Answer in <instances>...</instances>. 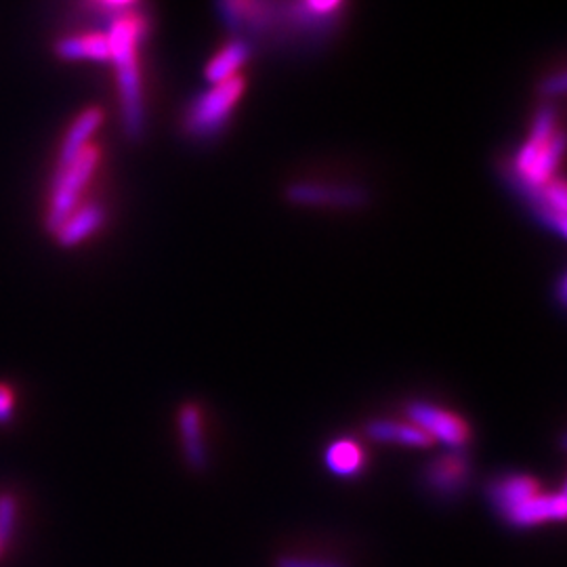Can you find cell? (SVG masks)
<instances>
[{
    "label": "cell",
    "instance_id": "ffe728a7",
    "mask_svg": "<svg viewBox=\"0 0 567 567\" xmlns=\"http://www.w3.org/2000/svg\"><path fill=\"white\" fill-rule=\"evenodd\" d=\"M107 7L112 9H118V7H126V4H133L135 0H103Z\"/></svg>",
    "mask_w": 567,
    "mask_h": 567
},
{
    "label": "cell",
    "instance_id": "9a60e30c",
    "mask_svg": "<svg viewBox=\"0 0 567 567\" xmlns=\"http://www.w3.org/2000/svg\"><path fill=\"white\" fill-rule=\"evenodd\" d=\"M248 58H250V44L244 39H236V41L229 42L224 51L208 63L206 79L213 84L231 81V79L238 76L240 68L248 61Z\"/></svg>",
    "mask_w": 567,
    "mask_h": 567
},
{
    "label": "cell",
    "instance_id": "4fadbf2b",
    "mask_svg": "<svg viewBox=\"0 0 567 567\" xmlns=\"http://www.w3.org/2000/svg\"><path fill=\"white\" fill-rule=\"evenodd\" d=\"M365 433L372 442L379 444H393V446L404 447H429L433 446L431 437L426 435L423 429L414 423H400V421H372L365 426Z\"/></svg>",
    "mask_w": 567,
    "mask_h": 567
},
{
    "label": "cell",
    "instance_id": "9c48e42d",
    "mask_svg": "<svg viewBox=\"0 0 567 567\" xmlns=\"http://www.w3.org/2000/svg\"><path fill=\"white\" fill-rule=\"evenodd\" d=\"M103 221L105 213L100 204H84L60 225V229L55 231V240L63 248H74L91 238L102 227Z\"/></svg>",
    "mask_w": 567,
    "mask_h": 567
},
{
    "label": "cell",
    "instance_id": "3957f363",
    "mask_svg": "<svg viewBox=\"0 0 567 567\" xmlns=\"http://www.w3.org/2000/svg\"><path fill=\"white\" fill-rule=\"evenodd\" d=\"M564 154V133L555 128V112L545 107L534 121L532 137L519 150L515 158L517 185L529 196V203L538 206V198L548 183L553 182L555 168Z\"/></svg>",
    "mask_w": 567,
    "mask_h": 567
},
{
    "label": "cell",
    "instance_id": "30bf717a",
    "mask_svg": "<svg viewBox=\"0 0 567 567\" xmlns=\"http://www.w3.org/2000/svg\"><path fill=\"white\" fill-rule=\"evenodd\" d=\"M324 463L337 477H358L365 471V447L353 437H339L326 447Z\"/></svg>",
    "mask_w": 567,
    "mask_h": 567
},
{
    "label": "cell",
    "instance_id": "5bb4252c",
    "mask_svg": "<svg viewBox=\"0 0 567 567\" xmlns=\"http://www.w3.org/2000/svg\"><path fill=\"white\" fill-rule=\"evenodd\" d=\"M55 53L63 61H110V42L105 34L70 37L58 42Z\"/></svg>",
    "mask_w": 567,
    "mask_h": 567
},
{
    "label": "cell",
    "instance_id": "5b68a950",
    "mask_svg": "<svg viewBox=\"0 0 567 567\" xmlns=\"http://www.w3.org/2000/svg\"><path fill=\"white\" fill-rule=\"evenodd\" d=\"M243 93L244 81L240 76L213 84L206 93L196 97V102L189 105V110L185 114L187 133L198 140L217 135L229 121Z\"/></svg>",
    "mask_w": 567,
    "mask_h": 567
},
{
    "label": "cell",
    "instance_id": "d6986e66",
    "mask_svg": "<svg viewBox=\"0 0 567 567\" xmlns=\"http://www.w3.org/2000/svg\"><path fill=\"white\" fill-rule=\"evenodd\" d=\"M564 89H566V76L564 74L557 76V82H547L548 93H564Z\"/></svg>",
    "mask_w": 567,
    "mask_h": 567
},
{
    "label": "cell",
    "instance_id": "6da1fadb",
    "mask_svg": "<svg viewBox=\"0 0 567 567\" xmlns=\"http://www.w3.org/2000/svg\"><path fill=\"white\" fill-rule=\"evenodd\" d=\"M487 498L505 524L519 529L566 519V487L548 492L526 473L496 477L487 487Z\"/></svg>",
    "mask_w": 567,
    "mask_h": 567
},
{
    "label": "cell",
    "instance_id": "52a82bcc",
    "mask_svg": "<svg viewBox=\"0 0 567 567\" xmlns=\"http://www.w3.org/2000/svg\"><path fill=\"white\" fill-rule=\"evenodd\" d=\"M426 484L442 494V496H454L465 489L468 484V461L461 454H446L435 458L431 465L426 466Z\"/></svg>",
    "mask_w": 567,
    "mask_h": 567
},
{
    "label": "cell",
    "instance_id": "8fae6325",
    "mask_svg": "<svg viewBox=\"0 0 567 567\" xmlns=\"http://www.w3.org/2000/svg\"><path fill=\"white\" fill-rule=\"evenodd\" d=\"M102 122L103 114L97 107L84 110L81 116L72 122V126L68 128L63 143H61L58 168H65L68 164L74 163L81 156L82 152L91 145V137L97 133Z\"/></svg>",
    "mask_w": 567,
    "mask_h": 567
},
{
    "label": "cell",
    "instance_id": "7c38bea8",
    "mask_svg": "<svg viewBox=\"0 0 567 567\" xmlns=\"http://www.w3.org/2000/svg\"><path fill=\"white\" fill-rule=\"evenodd\" d=\"M288 198L297 204H326V206H355L364 204L365 196L353 187L320 185V183H299L290 187Z\"/></svg>",
    "mask_w": 567,
    "mask_h": 567
},
{
    "label": "cell",
    "instance_id": "8992f818",
    "mask_svg": "<svg viewBox=\"0 0 567 567\" xmlns=\"http://www.w3.org/2000/svg\"><path fill=\"white\" fill-rule=\"evenodd\" d=\"M410 423L423 429L431 442L458 450L471 442V426L458 414L429 402H412L408 405Z\"/></svg>",
    "mask_w": 567,
    "mask_h": 567
},
{
    "label": "cell",
    "instance_id": "7a4b0ae2",
    "mask_svg": "<svg viewBox=\"0 0 567 567\" xmlns=\"http://www.w3.org/2000/svg\"><path fill=\"white\" fill-rule=\"evenodd\" d=\"M110 42V61L116 65L121 89L122 118L128 137L137 140L143 133V91L137 49L145 37V23L140 18L124 16L110 25L105 34Z\"/></svg>",
    "mask_w": 567,
    "mask_h": 567
},
{
    "label": "cell",
    "instance_id": "e0dca14e",
    "mask_svg": "<svg viewBox=\"0 0 567 567\" xmlns=\"http://www.w3.org/2000/svg\"><path fill=\"white\" fill-rule=\"evenodd\" d=\"M16 389L7 383H0V425H9L16 416Z\"/></svg>",
    "mask_w": 567,
    "mask_h": 567
},
{
    "label": "cell",
    "instance_id": "2e32d148",
    "mask_svg": "<svg viewBox=\"0 0 567 567\" xmlns=\"http://www.w3.org/2000/svg\"><path fill=\"white\" fill-rule=\"evenodd\" d=\"M20 519V503L13 494H0V550L9 547Z\"/></svg>",
    "mask_w": 567,
    "mask_h": 567
},
{
    "label": "cell",
    "instance_id": "ba28073f",
    "mask_svg": "<svg viewBox=\"0 0 567 567\" xmlns=\"http://www.w3.org/2000/svg\"><path fill=\"white\" fill-rule=\"evenodd\" d=\"M179 433H182L183 454L194 471H204L208 465L206 437H204V416L200 405L185 404L179 410Z\"/></svg>",
    "mask_w": 567,
    "mask_h": 567
},
{
    "label": "cell",
    "instance_id": "277c9868",
    "mask_svg": "<svg viewBox=\"0 0 567 567\" xmlns=\"http://www.w3.org/2000/svg\"><path fill=\"white\" fill-rule=\"evenodd\" d=\"M100 163V152L95 145H89L81 156L65 168H58L53 179V192L47 210V229L58 231L60 225L81 206L84 187L91 182Z\"/></svg>",
    "mask_w": 567,
    "mask_h": 567
},
{
    "label": "cell",
    "instance_id": "ac0fdd59",
    "mask_svg": "<svg viewBox=\"0 0 567 567\" xmlns=\"http://www.w3.org/2000/svg\"><path fill=\"white\" fill-rule=\"evenodd\" d=\"M278 567H344L337 561H322V559H305V557H284Z\"/></svg>",
    "mask_w": 567,
    "mask_h": 567
},
{
    "label": "cell",
    "instance_id": "44dd1931",
    "mask_svg": "<svg viewBox=\"0 0 567 567\" xmlns=\"http://www.w3.org/2000/svg\"><path fill=\"white\" fill-rule=\"evenodd\" d=\"M0 557H2V550H0Z\"/></svg>",
    "mask_w": 567,
    "mask_h": 567
}]
</instances>
